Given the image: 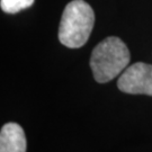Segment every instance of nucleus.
Masks as SVG:
<instances>
[{
	"label": "nucleus",
	"mask_w": 152,
	"mask_h": 152,
	"mask_svg": "<svg viewBox=\"0 0 152 152\" xmlns=\"http://www.w3.org/2000/svg\"><path fill=\"white\" fill-rule=\"evenodd\" d=\"M131 60L130 51L121 38L109 36L92 50L90 68L95 80L105 83L121 75Z\"/></svg>",
	"instance_id": "nucleus-1"
},
{
	"label": "nucleus",
	"mask_w": 152,
	"mask_h": 152,
	"mask_svg": "<svg viewBox=\"0 0 152 152\" xmlns=\"http://www.w3.org/2000/svg\"><path fill=\"white\" fill-rule=\"evenodd\" d=\"M34 4V0H0L1 9L7 14H16Z\"/></svg>",
	"instance_id": "nucleus-5"
},
{
	"label": "nucleus",
	"mask_w": 152,
	"mask_h": 152,
	"mask_svg": "<svg viewBox=\"0 0 152 152\" xmlns=\"http://www.w3.org/2000/svg\"><path fill=\"white\" fill-rule=\"evenodd\" d=\"M117 87L125 94L152 96V65L136 62L127 66L118 78Z\"/></svg>",
	"instance_id": "nucleus-3"
},
{
	"label": "nucleus",
	"mask_w": 152,
	"mask_h": 152,
	"mask_svg": "<svg viewBox=\"0 0 152 152\" xmlns=\"http://www.w3.org/2000/svg\"><path fill=\"white\" fill-rule=\"evenodd\" d=\"M0 152H26V137L22 126L7 123L0 132Z\"/></svg>",
	"instance_id": "nucleus-4"
},
{
	"label": "nucleus",
	"mask_w": 152,
	"mask_h": 152,
	"mask_svg": "<svg viewBox=\"0 0 152 152\" xmlns=\"http://www.w3.org/2000/svg\"><path fill=\"white\" fill-rule=\"evenodd\" d=\"M95 24V14L83 0H72L65 6L60 26L59 41L66 48L78 49L87 43Z\"/></svg>",
	"instance_id": "nucleus-2"
}]
</instances>
